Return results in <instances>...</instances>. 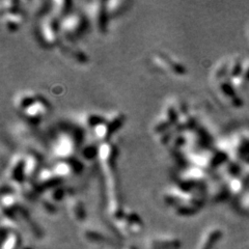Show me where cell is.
<instances>
[{"instance_id":"cell-1","label":"cell","mask_w":249,"mask_h":249,"mask_svg":"<svg viewBox=\"0 0 249 249\" xmlns=\"http://www.w3.org/2000/svg\"><path fill=\"white\" fill-rule=\"evenodd\" d=\"M36 34L41 44L46 48L58 46L61 41L59 20L51 13L44 16L38 20Z\"/></svg>"},{"instance_id":"cell-2","label":"cell","mask_w":249,"mask_h":249,"mask_svg":"<svg viewBox=\"0 0 249 249\" xmlns=\"http://www.w3.org/2000/svg\"><path fill=\"white\" fill-rule=\"evenodd\" d=\"M76 135L69 131H62L54 137L51 144V152L57 161L72 160L76 158V153L79 151Z\"/></svg>"},{"instance_id":"cell-3","label":"cell","mask_w":249,"mask_h":249,"mask_svg":"<svg viewBox=\"0 0 249 249\" xmlns=\"http://www.w3.org/2000/svg\"><path fill=\"white\" fill-rule=\"evenodd\" d=\"M89 20L87 16L80 12L74 11L69 13L66 17L59 21V28L61 37L65 41L73 42L80 37L87 30Z\"/></svg>"},{"instance_id":"cell-4","label":"cell","mask_w":249,"mask_h":249,"mask_svg":"<svg viewBox=\"0 0 249 249\" xmlns=\"http://www.w3.org/2000/svg\"><path fill=\"white\" fill-rule=\"evenodd\" d=\"M85 16L100 34H105L109 17L104 1H89L84 4Z\"/></svg>"},{"instance_id":"cell-5","label":"cell","mask_w":249,"mask_h":249,"mask_svg":"<svg viewBox=\"0 0 249 249\" xmlns=\"http://www.w3.org/2000/svg\"><path fill=\"white\" fill-rule=\"evenodd\" d=\"M207 181V174L204 168L194 165H187L178 174V182L184 188L194 191L196 188H200Z\"/></svg>"},{"instance_id":"cell-6","label":"cell","mask_w":249,"mask_h":249,"mask_svg":"<svg viewBox=\"0 0 249 249\" xmlns=\"http://www.w3.org/2000/svg\"><path fill=\"white\" fill-rule=\"evenodd\" d=\"M50 108L51 107L48 101L40 95L33 104L20 114L25 119L26 122L36 124L42 122L50 113Z\"/></svg>"},{"instance_id":"cell-7","label":"cell","mask_w":249,"mask_h":249,"mask_svg":"<svg viewBox=\"0 0 249 249\" xmlns=\"http://www.w3.org/2000/svg\"><path fill=\"white\" fill-rule=\"evenodd\" d=\"M152 62L156 68L161 70L163 72L178 76H183L186 74L185 66L165 53H154L152 55Z\"/></svg>"},{"instance_id":"cell-8","label":"cell","mask_w":249,"mask_h":249,"mask_svg":"<svg viewBox=\"0 0 249 249\" xmlns=\"http://www.w3.org/2000/svg\"><path fill=\"white\" fill-rule=\"evenodd\" d=\"M5 175L7 181L13 187L27 181L24 175V155L16 154L14 156L9 163Z\"/></svg>"},{"instance_id":"cell-9","label":"cell","mask_w":249,"mask_h":249,"mask_svg":"<svg viewBox=\"0 0 249 249\" xmlns=\"http://www.w3.org/2000/svg\"><path fill=\"white\" fill-rule=\"evenodd\" d=\"M82 161L80 159H72V160H62L57 161L52 169L54 170L55 175L60 178V180H65L69 178L76 174L79 173L82 168Z\"/></svg>"},{"instance_id":"cell-10","label":"cell","mask_w":249,"mask_h":249,"mask_svg":"<svg viewBox=\"0 0 249 249\" xmlns=\"http://www.w3.org/2000/svg\"><path fill=\"white\" fill-rule=\"evenodd\" d=\"M61 182L62 181L50 167H42L34 180V183L38 191L48 190L52 188V187L58 186Z\"/></svg>"},{"instance_id":"cell-11","label":"cell","mask_w":249,"mask_h":249,"mask_svg":"<svg viewBox=\"0 0 249 249\" xmlns=\"http://www.w3.org/2000/svg\"><path fill=\"white\" fill-rule=\"evenodd\" d=\"M72 43L73 42L61 40L59 45L57 46L59 52L65 57L72 59L75 62H79V64H84V62H87L89 60L87 53H85L83 50H81L79 47L73 45Z\"/></svg>"},{"instance_id":"cell-12","label":"cell","mask_w":249,"mask_h":249,"mask_svg":"<svg viewBox=\"0 0 249 249\" xmlns=\"http://www.w3.org/2000/svg\"><path fill=\"white\" fill-rule=\"evenodd\" d=\"M41 169V158L36 153L29 152L24 155V175L27 181L35 180Z\"/></svg>"},{"instance_id":"cell-13","label":"cell","mask_w":249,"mask_h":249,"mask_svg":"<svg viewBox=\"0 0 249 249\" xmlns=\"http://www.w3.org/2000/svg\"><path fill=\"white\" fill-rule=\"evenodd\" d=\"M1 16L2 24L4 28L7 31H11V33L18 30L20 26L23 24V22H24V14H23V12L20 9L1 14Z\"/></svg>"},{"instance_id":"cell-14","label":"cell","mask_w":249,"mask_h":249,"mask_svg":"<svg viewBox=\"0 0 249 249\" xmlns=\"http://www.w3.org/2000/svg\"><path fill=\"white\" fill-rule=\"evenodd\" d=\"M38 93L31 90H23L16 93L14 98V107L19 113L23 112L26 108H28L38 98Z\"/></svg>"},{"instance_id":"cell-15","label":"cell","mask_w":249,"mask_h":249,"mask_svg":"<svg viewBox=\"0 0 249 249\" xmlns=\"http://www.w3.org/2000/svg\"><path fill=\"white\" fill-rule=\"evenodd\" d=\"M196 118L187 110H184L178 115V121L173 129L175 130V132H178V133H184V132H188L196 129Z\"/></svg>"},{"instance_id":"cell-16","label":"cell","mask_w":249,"mask_h":249,"mask_svg":"<svg viewBox=\"0 0 249 249\" xmlns=\"http://www.w3.org/2000/svg\"><path fill=\"white\" fill-rule=\"evenodd\" d=\"M99 145L96 140H89V142H84L83 145L79 149L80 160L83 162H92L96 158H98L99 154Z\"/></svg>"},{"instance_id":"cell-17","label":"cell","mask_w":249,"mask_h":249,"mask_svg":"<svg viewBox=\"0 0 249 249\" xmlns=\"http://www.w3.org/2000/svg\"><path fill=\"white\" fill-rule=\"evenodd\" d=\"M124 121H126V115L118 110L109 112L106 116H104V122L107 124L112 134L123 126Z\"/></svg>"},{"instance_id":"cell-18","label":"cell","mask_w":249,"mask_h":249,"mask_svg":"<svg viewBox=\"0 0 249 249\" xmlns=\"http://www.w3.org/2000/svg\"><path fill=\"white\" fill-rule=\"evenodd\" d=\"M130 4L131 2L122 1V0H110V1H106L105 6L109 19L118 17V16H120L128 9Z\"/></svg>"},{"instance_id":"cell-19","label":"cell","mask_w":249,"mask_h":249,"mask_svg":"<svg viewBox=\"0 0 249 249\" xmlns=\"http://www.w3.org/2000/svg\"><path fill=\"white\" fill-rule=\"evenodd\" d=\"M71 1H65V0H56V1L51 2V14L56 17L59 21L66 17V16L71 13Z\"/></svg>"},{"instance_id":"cell-20","label":"cell","mask_w":249,"mask_h":249,"mask_svg":"<svg viewBox=\"0 0 249 249\" xmlns=\"http://www.w3.org/2000/svg\"><path fill=\"white\" fill-rule=\"evenodd\" d=\"M92 133L99 143L109 142V138L112 135L110 129H109L107 124L104 121L98 124L97 126L92 129Z\"/></svg>"},{"instance_id":"cell-21","label":"cell","mask_w":249,"mask_h":249,"mask_svg":"<svg viewBox=\"0 0 249 249\" xmlns=\"http://www.w3.org/2000/svg\"><path fill=\"white\" fill-rule=\"evenodd\" d=\"M103 121H104V116L89 112V113H85L82 115L81 124L83 126V128H88V129L92 130L98 124H100Z\"/></svg>"},{"instance_id":"cell-22","label":"cell","mask_w":249,"mask_h":249,"mask_svg":"<svg viewBox=\"0 0 249 249\" xmlns=\"http://www.w3.org/2000/svg\"><path fill=\"white\" fill-rule=\"evenodd\" d=\"M1 14H4V13H9V12H12V11H15V10H18L19 9V3L16 2V1H13V0H4V1L1 2Z\"/></svg>"}]
</instances>
